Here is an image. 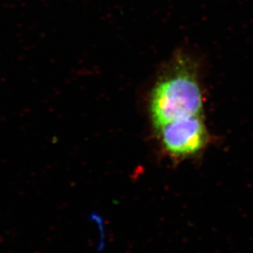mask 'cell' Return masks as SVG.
Here are the masks:
<instances>
[{"label":"cell","instance_id":"cell-1","mask_svg":"<svg viewBox=\"0 0 253 253\" xmlns=\"http://www.w3.org/2000/svg\"><path fill=\"white\" fill-rule=\"evenodd\" d=\"M203 88L197 62L185 53H178L153 87L150 115L158 130L169 122L202 116Z\"/></svg>","mask_w":253,"mask_h":253},{"label":"cell","instance_id":"cell-2","mask_svg":"<svg viewBox=\"0 0 253 253\" xmlns=\"http://www.w3.org/2000/svg\"><path fill=\"white\" fill-rule=\"evenodd\" d=\"M163 149L171 157L188 158L205 148L208 134L202 116L169 122L158 129Z\"/></svg>","mask_w":253,"mask_h":253}]
</instances>
